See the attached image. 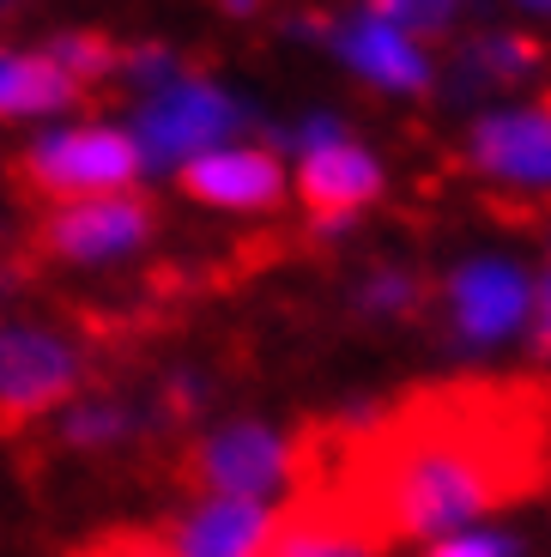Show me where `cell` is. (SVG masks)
Here are the masks:
<instances>
[{"label": "cell", "mask_w": 551, "mask_h": 557, "mask_svg": "<svg viewBox=\"0 0 551 557\" xmlns=\"http://www.w3.org/2000/svg\"><path fill=\"white\" fill-rule=\"evenodd\" d=\"M304 448L297 491L364 545L442 533L527 497L546 467V412L534 388H437Z\"/></svg>", "instance_id": "6da1fadb"}, {"label": "cell", "mask_w": 551, "mask_h": 557, "mask_svg": "<svg viewBox=\"0 0 551 557\" xmlns=\"http://www.w3.org/2000/svg\"><path fill=\"white\" fill-rule=\"evenodd\" d=\"M139 146L122 127H68V134L37 139L25 158H19V182H25L37 200H103V195H134L139 176Z\"/></svg>", "instance_id": "7a4b0ae2"}, {"label": "cell", "mask_w": 551, "mask_h": 557, "mask_svg": "<svg viewBox=\"0 0 551 557\" xmlns=\"http://www.w3.org/2000/svg\"><path fill=\"white\" fill-rule=\"evenodd\" d=\"M194 491L207 497H236V503H261L267 491H297L304 473V448L285 443L267 424H231V431H212L207 443H194L182 460Z\"/></svg>", "instance_id": "3957f363"}, {"label": "cell", "mask_w": 551, "mask_h": 557, "mask_svg": "<svg viewBox=\"0 0 551 557\" xmlns=\"http://www.w3.org/2000/svg\"><path fill=\"white\" fill-rule=\"evenodd\" d=\"M79 388V358L42 327H0V431H25L30 418Z\"/></svg>", "instance_id": "277c9868"}, {"label": "cell", "mask_w": 551, "mask_h": 557, "mask_svg": "<svg viewBox=\"0 0 551 557\" xmlns=\"http://www.w3.org/2000/svg\"><path fill=\"white\" fill-rule=\"evenodd\" d=\"M158 231V207L146 195H103V200H73L56 207L37 224V249L56 261H110L127 255Z\"/></svg>", "instance_id": "5b68a950"}, {"label": "cell", "mask_w": 551, "mask_h": 557, "mask_svg": "<svg viewBox=\"0 0 551 557\" xmlns=\"http://www.w3.org/2000/svg\"><path fill=\"white\" fill-rule=\"evenodd\" d=\"M182 195L200 207H224V212H261L285 195V170L273 152L255 146H224V152H200L176 170Z\"/></svg>", "instance_id": "8992f818"}, {"label": "cell", "mask_w": 551, "mask_h": 557, "mask_svg": "<svg viewBox=\"0 0 551 557\" xmlns=\"http://www.w3.org/2000/svg\"><path fill=\"white\" fill-rule=\"evenodd\" d=\"M297 195L316 212L321 231H340L352 212H364L382 195V170H376V158L358 152L352 139H321V146H309L304 170H297Z\"/></svg>", "instance_id": "52a82bcc"}, {"label": "cell", "mask_w": 551, "mask_h": 557, "mask_svg": "<svg viewBox=\"0 0 551 557\" xmlns=\"http://www.w3.org/2000/svg\"><path fill=\"white\" fill-rule=\"evenodd\" d=\"M231 122H236V110L212 91V85H176V91L146 103L134 146H139V158H176V152L200 158Z\"/></svg>", "instance_id": "ba28073f"}, {"label": "cell", "mask_w": 551, "mask_h": 557, "mask_svg": "<svg viewBox=\"0 0 551 557\" xmlns=\"http://www.w3.org/2000/svg\"><path fill=\"white\" fill-rule=\"evenodd\" d=\"M534 309L527 297V278L503 261H473L455 273V315H461V334L467 339H503L522 327V315Z\"/></svg>", "instance_id": "9c48e42d"}, {"label": "cell", "mask_w": 551, "mask_h": 557, "mask_svg": "<svg viewBox=\"0 0 551 557\" xmlns=\"http://www.w3.org/2000/svg\"><path fill=\"white\" fill-rule=\"evenodd\" d=\"M473 158L503 182H551V110L485 115L473 134Z\"/></svg>", "instance_id": "30bf717a"}, {"label": "cell", "mask_w": 551, "mask_h": 557, "mask_svg": "<svg viewBox=\"0 0 551 557\" xmlns=\"http://www.w3.org/2000/svg\"><path fill=\"white\" fill-rule=\"evenodd\" d=\"M255 557H376V545H364L352 528H340L304 491H291L279 509H267V533Z\"/></svg>", "instance_id": "8fae6325"}, {"label": "cell", "mask_w": 551, "mask_h": 557, "mask_svg": "<svg viewBox=\"0 0 551 557\" xmlns=\"http://www.w3.org/2000/svg\"><path fill=\"white\" fill-rule=\"evenodd\" d=\"M267 533L261 503H236V497H207L194 516H182L170 528V552L176 557H255Z\"/></svg>", "instance_id": "7c38bea8"}, {"label": "cell", "mask_w": 551, "mask_h": 557, "mask_svg": "<svg viewBox=\"0 0 551 557\" xmlns=\"http://www.w3.org/2000/svg\"><path fill=\"white\" fill-rule=\"evenodd\" d=\"M340 55L352 61L364 79L382 85V91H418V85L430 79V61L418 55V42L406 37V30L370 18V13H364L358 25L340 30Z\"/></svg>", "instance_id": "4fadbf2b"}, {"label": "cell", "mask_w": 551, "mask_h": 557, "mask_svg": "<svg viewBox=\"0 0 551 557\" xmlns=\"http://www.w3.org/2000/svg\"><path fill=\"white\" fill-rule=\"evenodd\" d=\"M79 98L85 91L49 55H0V115H49Z\"/></svg>", "instance_id": "5bb4252c"}, {"label": "cell", "mask_w": 551, "mask_h": 557, "mask_svg": "<svg viewBox=\"0 0 551 557\" xmlns=\"http://www.w3.org/2000/svg\"><path fill=\"white\" fill-rule=\"evenodd\" d=\"M42 55L56 61V67L68 73L79 91H91L97 79H110V73L122 67V49H115L110 37H97V30H61V37L42 49Z\"/></svg>", "instance_id": "9a60e30c"}, {"label": "cell", "mask_w": 551, "mask_h": 557, "mask_svg": "<svg viewBox=\"0 0 551 557\" xmlns=\"http://www.w3.org/2000/svg\"><path fill=\"white\" fill-rule=\"evenodd\" d=\"M370 18H382V25L394 30H442L449 18H455V0H370Z\"/></svg>", "instance_id": "2e32d148"}, {"label": "cell", "mask_w": 551, "mask_h": 557, "mask_svg": "<svg viewBox=\"0 0 551 557\" xmlns=\"http://www.w3.org/2000/svg\"><path fill=\"white\" fill-rule=\"evenodd\" d=\"M527 67H534V42H522V37H491L473 55V73H485V79H515Z\"/></svg>", "instance_id": "e0dca14e"}, {"label": "cell", "mask_w": 551, "mask_h": 557, "mask_svg": "<svg viewBox=\"0 0 551 557\" xmlns=\"http://www.w3.org/2000/svg\"><path fill=\"white\" fill-rule=\"evenodd\" d=\"M73 557H176V552H170V540H158V533H103V540H91Z\"/></svg>", "instance_id": "ac0fdd59"}, {"label": "cell", "mask_w": 551, "mask_h": 557, "mask_svg": "<svg viewBox=\"0 0 551 557\" xmlns=\"http://www.w3.org/2000/svg\"><path fill=\"white\" fill-rule=\"evenodd\" d=\"M122 424H127L122 406H85V412L68 424V436L73 443H110V436H122Z\"/></svg>", "instance_id": "d6986e66"}, {"label": "cell", "mask_w": 551, "mask_h": 557, "mask_svg": "<svg viewBox=\"0 0 551 557\" xmlns=\"http://www.w3.org/2000/svg\"><path fill=\"white\" fill-rule=\"evenodd\" d=\"M430 557H510V540H491V533H461V540H442Z\"/></svg>", "instance_id": "ffe728a7"}, {"label": "cell", "mask_w": 551, "mask_h": 557, "mask_svg": "<svg viewBox=\"0 0 551 557\" xmlns=\"http://www.w3.org/2000/svg\"><path fill=\"white\" fill-rule=\"evenodd\" d=\"M406 292H413V285H406L400 273H382V278L370 285V304H382V309H400V304H406Z\"/></svg>", "instance_id": "44dd1931"}, {"label": "cell", "mask_w": 551, "mask_h": 557, "mask_svg": "<svg viewBox=\"0 0 551 557\" xmlns=\"http://www.w3.org/2000/svg\"><path fill=\"white\" fill-rule=\"evenodd\" d=\"M534 339H539V351H551V285L534 297Z\"/></svg>", "instance_id": "7402d4cb"}, {"label": "cell", "mask_w": 551, "mask_h": 557, "mask_svg": "<svg viewBox=\"0 0 551 557\" xmlns=\"http://www.w3.org/2000/svg\"><path fill=\"white\" fill-rule=\"evenodd\" d=\"M522 7H534V13H551V0H522Z\"/></svg>", "instance_id": "603a6c76"}, {"label": "cell", "mask_w": 551, "mask_h": 557, "mask_svg": "<svg viewBox=\"0 0 551 557\" xmlns=\"http://www.w3.org/2000/svg\"><path fill=\"white\" fill-rule=\"evenodd\" d=\"M7 13H13V7H7V0H0V18H7Z\"/></svg>", "instance_id": "cb8c5ba5"}]
</instances>
